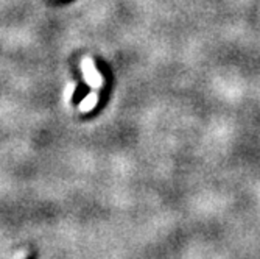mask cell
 <instances>
[{
    "instance_id": "cell-1",
    "label": "cell",
    "mask_w": 260,
    "mask_h": 259,
    "mask_svg": "<svg viewBox=\"0 0 260 259\" xmlns=\"http://www.w3.org/2000/svg\"><path fill=\"white\" fill-rule=\"evenodd\" d=\"M81 72H83V80L92 88L99 91L103 86V75L97 70L95 63L92 58L86 56L81 60Z\"/></svg>"
},
{
    "instance_id": "cell-2",
    "label": "cell",
    "mask_w": 260,
    "mask_h": 259,
    "mask_svg": "<svg viewBox=\"0 0 260 259\" xmlns=\"http://www.w3.org/2000/svg\"><path fill=\"white\" fill-rule=\"evenodd\" d=\"M97 103H99V91L92 89L87 96L80 102V111L81 112H89V111H92L93 108L97 106Z\"/></svg>"
},
{
    "instance_id": "cell-3",
    "label": "cell",
    "mask_w": 260,
    "mask_h": 259,
    "mask_svg": "<svg viewBox=\"0 0 260 259\" xmlns=\"http://www.w3.org/2000/svg\"><path fill=\"white\" fill-rule=\"evenodd\" d=\"M75 88H77V84H75V83H69V84H67V88H66V92H64V97H66V100H67V102H69L70 99H72Z\"/></svg>"
},
{
    "instance_id": "cell-4",
    "label": "cell",
    "mask_w": 260,
    "mask_h": 259,
    "mask_svg": "<svg viewBox=\"0 0 260 259\" xmlns=\"http://www.w3.org/2000/svg\"><path fill=\"white\" fill-rule=\"evenodd\" d=\"M27 259H38V256H36V253H31Z\"/></svg>"
}]
</instances>
